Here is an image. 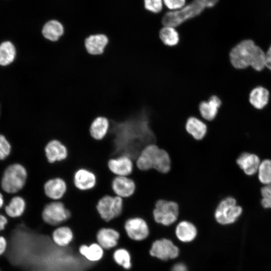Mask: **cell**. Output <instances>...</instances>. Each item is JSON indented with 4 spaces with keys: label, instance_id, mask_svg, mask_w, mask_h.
Masks as SVG:
<instances>
[{
    "label": "cell",
    "instance_id": "obj_1",
    "mask_svg": "<svg viewBox=\"0 0 271 271\" xmlns=\"http://www.w3.org/2000/svg\"><path fill=\"white\" fill-rule=\"evenodd\" d=\"M113 124L118 137L125 143L124 154L134 161L146 146L156 143L150 114L145 107L135 115L121 122H113Z\"/></svg>",
    "mask_w": 271,
    "mask_h": 271
},
{
    "label": "cell",
    "instance_id": "obj_2",
    "mask_svg": "<svg viewBox=\"0 0 271 271\" xmlns=\"http://www.w3.org/2000/svg\"><path fill=\"white\" fill-rule=\"evenodd\" d=\"M229 58L231 64L236 69L251 66L259 71L265 67V54L250 39L243 40L234 47Z\"/></svg>",
    "mask_w": 271,
    "mask_h": 271
},
{
    "label": "cell",
    "instance_id": "obj_3",
    "mask_svg": "<svg viewBox=\"0 0 271 271\" xmlns=\"http://www.w3.org/2000/svg\"><path fill=\"white\" fill-rule=\"evenodd\" d=\"M219 1L220 0H192L179 11H165L162 16V25L178 28L186 22L199 16L205 10L214 8Z\"/></svg>",
    "mask_w": 271,
    "mask_h": 271
},
{
    "label": "cell",
    "instance_id": "obj_4",
    "mask_svg": "<svg viewBox=\"0 0 271 271\" xmlns=\"http://www.w3.org/2000/svg\"><path fill=\"white\" fill-rule=\"evenodd\" d=\"M137 168L141 171L154 169L167 173L171 169V161L168 152L155 144L146 146L135 161Z\"/></svg>",
    "mask_w": 271,
    "mask_h": 271
},
{
    "label": "cell",
    "instance_id": "obj_5",
    "mask_svg": "<svg viewBox=\"0 0 271 271\" xmlns=\"http://www.w3.org/2000/svg\"><path fill=\"white\" fill-rule=\"evenodd\" d=\"M179 215L178 204L173 201L159 200L156 202L153 211L155 222L164 227H170L176 223Z\"/></svg>",
    "mask_w": 271,
    "mask_h": 271
},
{
    "label": "cell",
    "instance_id": "obj_6",
    "mask_svg": "<svg viewBox=\"0 0 271 271\" xmlns=\"http://www.w3.org/2000/svg\"><path fill=\"white\" fill-rule=\"evenodd\" d=\"M242 211V208L237 205L235 199L227 196L218 203L214 213V219L222 225L231 224L236 221Z\"/></svg>",
    "mask_w": 271,
    "mask_h": 271
},
{
    "label": "cell",
    "instance_id": "obj_7",
    "mask_svg": "<svg viewBox=\"0 0 271 271\" xmlns=\"http://www.w3.org/2000/svg\"><path fill=\"white\" fill-rule=\"evenodd\" d=\"M27 178V172L24 166L19 164L12 165L4 172L2 187L7 193H16L24 187Z\"/></svg>",
    "mask_w": 271,
    "mask_h": 271
},
{
    "label": "cell",
    "instance_id": "obj_8",
    "mask_svg": "<svg viewBox=\"0 0 271 271\" xmlns=\"http://www.w3.org/2000/svg\"><path fill=\"white\" fill-rule=\"evenodd\" d=\"M96 209L100 218L105 222H109L122 215L124 200L116 195H106L98 200Z\"/></svg>",
    "mask_w": 271,
    "mask_h": 271
},
{
    "label": "cell",
    "instance_id": "obj_9",
    "mask_svg": "<svg viewBox=\"0 0 271 271\" xmlns=\"http://www.w3.org/2000/svg\"><path fill=\"white\" fill-rule=\"evenodd\" d=\"M70 216L69 210L63 202L59 201H53L47 203L42 213L43 221L51 226L58 225L66 222Z\"/></svg>",
    "mask_w": 271,
    "mask_h": 271
},
{
    "label": "cell",
    "instance_id": "obj_10",
    "mask_svg": "<svg viewBox=\"0 0 271 271\" xmlns=\"http://www.w3.org/2000/svg\"><path fill=\"white\" fill-rule=\"evenodd\" d=\"M123 229L131 240L141 241L150 235L151 229L148 222L143 218L134 216L128 218L123 223Z\"/></svg>",
    "mask_w": 271,
    "mask_h": 271
},
{
    "label": "cell",
    "instance_id": "obj_11",
    "mask_svg": "<svg viewBox=\"0 0 271 271\" xmlns=\"http://www.w3.org/2000/svg\"><path fill=\"white\" fill-rule=\"evenodd\" d=\"M179 252L178 247L171 240L167 238L155 240L149 250L152 256L163 261L177 258Z\"/></svg>",
    "mask_w": 271,
    "mask_h": 271
},
{
    "label": "cell",
    "instance_id": "obj_12",
    "mask_svg": "<svg viewBox=\"0 0 271 271\" xmlns=\"http://www.w3.org/2000/svg\"><path fill=\"white\" fill-rule=\"evenodd\" d=\"M134 166V161L125 154L119 155L107 162L108 168L115 176H130Z\"/></svg>",
    "mask_w": 271,
    "mask_h": 271
},
{
    "label": "cell",
    "instance_id": "obj_13",
    "mask_svg": "<svg viewBox=\"0 0 271 271\" xmlns=\"http://www.w3.org/2000/svg\"><path fill=\"white\" fill-rule=\"evenodd\" d=\"M111 189L115 194L126 199L135 192L136 185L134 180L128 176H115L111 181Z\"/></svg>",
    "mask_w": 271,
    "mask_h": 271
},
{
    "label": "cell",
    "instance_id": "obj_14",
    "mask_svg": "<svg viewBox=\"0 0 271 271\" xmlns=\"http://www.w3.org/2000/svg\"><path fill=\"white\" fill-rule=\"evenodd\" d=\"M174 234L176 238L183 243H189L194 240L198 234V228L192 222L181 220L175 224Z\"/></svg>",
    "mask_w": 271,
    "mask_h": 271
},
{
    "label": "cell",
    "instance_id": "obj_15",
    "mask_svg": "<svg viewBox=\"0 0 271 271\" xmlns=\"http://www.w3.org/2000/svg\"><path fill=\"white\" fill-rule=\"evenodd\" d=\"M48 162L54 163L66 159L68 151L66 146L58 140L54 139L47 143L44 148Z\"/></svg>",
    "mask_w": 271,
    "mask_h": 271
},
{
    "label": "cell",
    "instance_id": "obj_16",
    "mask_svg": "<svg viewBox=\"0 0 271 271\" xmlns=\"http://www.w3.org/2000/svg\"><path fill=\"white\" fill-rule=\"evenodd\" d=\"M96 183L95 174L87 169L80 168L74 173L73 183L75 187L79 190H90L95 187Z\"/></svg>",
    "mask_w": 271,
    "mask_h": 271
},
{
    "label": "cell",
    "instance_id": "obj_17",
    "mask_svg": "<svg viewBox=\"0 0 271 271\" xmlns=\"http://www.w3.org/2000/svg\"><path fill=\"white\" fill-rule=\"evenodd\" d=\"M67 186L65 181L60 177L48 180L44 185L45 195L53 201H59L67 192Z\"/></svg>",
    "mask_w": 271,
    "mask_h": 271
},
{
    "label": "cell",
    "instance_id": "obj_18",
    "mask_svg": "<svg viewBox=\"0 0 271 271\" xmlns=\"http://www.w3.org/2000/svg\"><path fill=\"white\" fill-rule=\"evenodd\" d=\"M120 234L117 230L111 227H102L96 234L97 243L105 250L115 247L118 243Z\"/></svg>",
    "mask_w": 271,
    "mask_h": 271
},
{
    "label": "cell",
    "instance_id": "obj_19",
    "mask_svg": "<svg viewBox=\"0 0 271 271\" xmlns=\"http://www.w3.org/2000/svg\"><path fill=\"white\" fill-rule=\"evenodd\" d=\"M109 42L108 36L103 33L92 34L84 39V45L88 53L100 55Z\"/></svg>",
    "mask_w": 271,
    "mask_h": 271
},
{
    "label": "cell",
    "instance_id": "obj_20",
    "mask_svg": "<svg viewBox=\"0 0 271 271\" xmlns=\"http://www.w3.org/2000/svg\"><path fill=\"white\" fill-rule=\"evenodd\" d=\"M185 128L186 132L194 139L200 141L206 136L208 126L202 119L196 116H191L186 120Z\"/></svg>",
    "mask_w": 271,
    "mask_h": 271
},
{
    "label": "cell",
    "instance_id": "obj_21",
    "mask_svg": "<svg viewBox=\"0 0 271 271\" xmlns=\"http://www.w3.org/2000/svg\"><path fill=\"white\" fill-rule=\"evenodd\" d=\"M221 105V100L216 95L211 96L207 101L201 102L199 105V110L202 118L208 121L213 120Z\"/></svg>",
    "mask_w": 271,
    "mask_h": 271
},
{
    "label": "cell",
    "instance_id": "obj_22",
    "mask_svg": "<svg viewBox=\"0 0 271 271\" xmlns=\"http://www.w3.org/2000/svg\"><path fill=\"white\" fill-rule=\"evenodd\" d=\"M41 33L45 39L51 42H56L64 35L65 29L61 22L52 19L44 24Z\"/></svg>",
    "mask_w": 271,
    "mask_h": 271
},
{
    "label": "cell",
    "instance_id": "obj_23",
    "mask_svg": "<svg viewBox=\"0 0 271 271\" xmlns=\"http://www.w3.org/2000/svg\"><path fill=\"white\" fill-rule=\"evenodd\" d=\"M236 163L246 175H252L258 169L260 161L254 154L243 153L237 159Z\"/></svg>",
    "mask_w": 271,
    "mask_h": 271
},
{
    "label": "cell",
    "instance_id": "obj_24",
    "mask_svg": "<svg viewBox=\"0 0 271 271\" xmlns=\"http://www.w3.org/2000/svg\"><path fill=\"white\" fill-rule=\"evenodd\" d=\"M79 253L88 261L94 262L100 261L104 255V249L97 242L89 245L82 244L78 248Z\"/></svg>",
    "mask_w": 271,
    "mask_h": 271
},
{
    "label": "cell",
    "instance_id": "obj_25",
    "mask_svg": "<svg viewBox=\"0 0 271 271\" xmlns=\"http://www.w3.org/2000/svg\"><path fill=\"white\" fill-rule=\"evenodd\" d=\"M74 238V233L68 226H61L55 229L52 233V239L58 247L68 246Z\"/></svg>",
    "mask_w": 271,
    "mask_h": 271
},
{
    "label": "cell",
    "instance_id": "obj_26",
    "mask_svg": "<svg viewBox=\"0 0 271 271\" xmlns=\"http://www.w3.org/2000/svg\"><path fill=\"white\" fill-rule=\"evenodd\" d=\"M109 128V121L104 116H98L92 122L89 132L91 137L96 140L101 141L107 134Z\"/></svg>",
    "mask_w": 271,
    "mask_h": 271
},
{
    "label": "cell",
    "instance_id": "obj_27",
    "mask_svg": "<svg viewBox=\"0 0 271 271\" xmlns=\"http://www.w3.org/2000/svg\"><path fill=\"white\" fill-rule=\"evenodd\" d=\"M158 36L162 43L167 46H175L180 40L178 28L170 26H162L159 30Z\"/></svg>",
    "mask_w": 271,
    "mask_h": 271
},
{
    "label": "cell",
    "instance_id": "obj_28",
    "mask_svg": "<svg viewBox=\"0 0 271 271\" xmlns=\"http://www.w3.org/2000/svg\"><path fill=\"white\" fill-rule=\"evenodd\" d=\"M269 92L265 88L257 86L252 90L249 94V102L256 109L263 108L268 103Z\"/></svg>",
    "mask_w": 271,
    "mask_h": 271
},
{
    "label": "cell",
    "instance_id": "obj_29",
    "mask_svg": "<svg viewBox=\"0 0 271 271\" xmlns=\"http://www.w3.org/2000/svg\"><path fill=\"white\" fill-rule=\"evenodd\" d=\"M16 54L15 47L11 42L2 43L0 45V65L6 66L11 63L15 59Z\"/></svg>",
    "mask_w": 271,
    "mask_h": 271
},
{
    "label": "cell",
    "instance_id": "obj_30",
    "mask_svg": "<svg viewBox=\"0 0 271 271\" xmlns=\"http://www.w3.org/2000/svg\"><path fill=\"white\" fill-rule=\"evenodd\" d=\"M26 208L25 200L19 196L12 198L9 205L5 208L6 212L10 217H17L21 216Z\"/></svg>",
    "mask_w": 271,
    "mask_h": 271
},
{
    "label": "cell",
    "instance_id": "obj_31",
    "mask_svg": "<svg viewBox=\"0 0 271 271\" xmlns=\"http://www.w3.org/2000/svg\"><path fill=\"white\" fill-rule=\"evenodd\" d=\"M113 259L118 265L124 269H129L132 266L131 257L129 251L124 248H119L114 250Z\"/></svg>",
    "mask_w": 271,
    "mask_h": 271
},
{
    "label": "cell",
    "instance_id": "obj_32",
    "mask_svg": "<svg viewBox=\"0 0 271 271\" xmlns=\"http://www.w3.org/2000/svg\"><path fill=\"white\" fill-rule=\"evenodd\" d=\"M258 179L264 184L271 183V160H264L259 166Z\"/></svg>",
    "mask_w": 271,
    "mask_h": 271
},
{
    "label": "cell",
    "instance_id": "obj_33",
    "mask_svg": "<svg viewBox=\"0 0 271 271\" xmlns=\"http://www.w3.org/2000/svg\"><path fill=\"white\" fill-rule=\"evenodd\" d=\"M144 10L153 15H160L165 11L163 0H143Z\"/></svg>",
    "mask_w": 271,
    "mask_h": 271
},
{
    "label": "cell",
    "instance_id": "obj_34",
    "mask_svg": "<svg viewBox=\"0 0 271 271\" xmlns=\"http://www.w3.org/2000/svg\"><path fill=\"white\" fill-rule=\"evenodd\" d=\"M165 10L175 12L181 10L188 3V0H163Z\"/></svg>",
    "mask_w": 271,
    "mask_h": 271
},
{
    "label": "cell",
    "instance_id": "obj_35",
    "mask_svg": "<svg viewBox=\"0 0 271 271\" xmlns=\"http://www.w3.org/2000/svg\"><path fill=\"white\" fill-rule=\"evenodd\" d=\"M262 196L261 204L265 208H271V183L266 184L261 190Z\"/></svg>",
    "mask_w": 271,
    "mask_h": 271
},
{
    "label": "cell",
    "instance_id": "obj_36",
    "mask_svg": "<svg viewBox=\"0 0 271 271\" xmlns=\"http://www.w3.org/2000/svg\"><path fill=\"white\" fill-rule=\"evenodd\" d=\"M11 146L6 138L0 134V160L5 159L10 153Z\"/></svg>",
    "mask_w": 271,
    "mask_h": 271
},
{
    "label": "cell",
    "instance_id": "obj_37",
    "mask_svg": "<svg viewBox=\"0 0 271 271\" xmlns=\"http://www.w3.org/2000/svg\"><path fill=\"white\" fill-rule=\"evenodd\" d=\"M171 271H188L187 266L182 262L175 264L171 268Z\"/></svg>",
    "mask_w": 271,
    "mask_h": 271
},
{
    "label": "cell",
    "instance_id": "obj_38",
    "mask_svg": "<svg viewBox=\"0 0 271 271\" xmlns=\"http://www.w3.org/2000/svg\"><path fill=\"white\" fill-rule=\"evenodd\" d=\"M265 66L271 70V45L265 54Z\"/></svg>",
    "mask_w": 271,
    "mask_h": 271
},
{
    "label": "cell",
    "instance_id": "obj_39",
    "mask_svg": "<svg viewBox=\"0 0 271 271\" xmlns=\"http://www.w3.org/2000/svg\"><path fill=\"white\" fill-rule=\"evenodd\" d=\"M7 245V243L6 239L3 236H0V255L5 251Z\"/></svg>",
    "mask_w": 271,
    "mask_h": 271
},
{
    "label": "cell",
    "instance_id": "obj_40",
    "mask_svg": "<svg viewBox=\"0 0 271 271\" xmlns=\"http://www.w3.org/2000/svg\"><path fill=\"white\" fill-rule=\"evenodd\" d=\"M7 223V220L6 218L0 214V231L3 230L5 228V225Z\"/></svg>",
    "mask_w": 271,
    "mask_h": 271
},
{
    "label": "cell",
    "instance_id": "obj_41",
    "mask_svg": "<svg viewBox=\"0 0 271 271\" xmlns=\"http://www.w3.org/2000/svg\"><path fill=\"white\" fill-rule=\"evenodd\" d=\"M4 203L3 198L2 194L0 193V208L3 206Z\"/></svg>",
    "mask_w": 271,
    "mask_h": 271
},
{
    "label": "cell",
    "instance_id": "obj_42",
    "mask_svg": "<svg viewBox=\"0 0 271 271\" xmlns=\"http://www.w3.org/2000/svg\"><path fill=\"white\" fill-rule=\"evenodd\" d=\"M1 271V270H0Z\"/></svg>",
    "mask_w": 271,
    "mask_h": 271
}]
</instances>
